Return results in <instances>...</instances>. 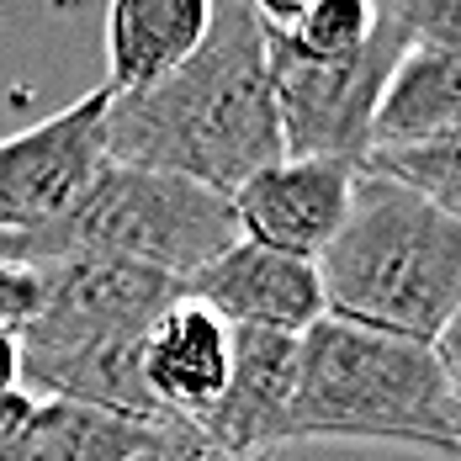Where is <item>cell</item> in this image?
<instances>
[{
  "mask_svg": "<svg viewBox=\"0 0 461 461\" xmlns=\"http://www.w3.org/2000/svg\"><path fill=\"white\" fill-rule=\"evenodd\" d=\"M112 165L165 170L233 196L281 159L266 22L249 0H212L207 38L165 80L106 101Z\"/></svg>",
  "mask_w": 461,
  "mask_h": 461,
  "instance_id": "1",
  "label": "cell"
},
{
  "mask_svg": "<svg viewBox=\"0 0 461 461\" xmlns=\"http://www.w3.org/2000/svg\"><path fill=\"white\" fill-rule=\"evenodd\" d=\"M323 313L435 345L461 308V223L409 185L361 170L339 233L319 260Z\"/></svg>",
  "mask_w": 461,
  "mask_h": 461,
  "instance_id": "2",
  "label": "cell"
},
{
  "mask_svg": "<svg viewBox=\"0 0 461 461\" xmlns=\"http://www.w3.org/2000/svg\"><path fill=\"white\" fill-rule=\"evenodd\" d=\"M297 440L409 446L424 456L461 461V435L451 424L435 345L323 313L313 329L297 334L292 446Z\"/></svg>",
  "mask_w": 461,
  "mask_h": 461,
  "instance_id": "3",
  "label": "cell"
},
{
  "mask_svg": "<svg viewBox=\"0 0 461 461\" xmlns=\"http://www.w3.org/2000/svg\"><path fill=\"white\" fill-rule=\"evenodd\" d=\"M239 239L233 202L223 191L165 176L112 165L86 185V196L48 229L5 233V260L43 266L59 255H112L170 281H191L207 260H218Z\"/></svg>",
  "mask_w": 461,
  "mask_h": 461,
  "instance_id": "4",
  "label": "cell"
},
{
  "mask_svg": "<svg viewBox=\"0 0 461 461\" xmlns=\"http://www.w3.org/2000/svg\"><path fill=\"white\" fill-rule=\"evenodd\" d=\"M271 53V91H276L281 154L286 159H350L361 165L371 149V122L382 91L409 53V32L398 27L393 11H382L376 32L350 59H297L266 27Z\"/></svg>",
  "mask_w": 461,
  "mask_h": 461,
  "instance_id": "5",
  "label": "cell"
},
{
  "mask_svg": "<svg viewBox=\"0 0 461 461\" xmlns=\"http://www.w3.org/2000/svg\"><path fill=\"white\" fill-rule=\"evenodd\" d=\"M43 297L27 329L16 334L22 350H53V345H91V339H133L149 334L176 297L181 281L143 271L112 255H59L38 266Z\"/></svg>",
  "mask_w": 461,
  "mask_h": 461,
  "instance_id": "6",
  "label": "cell"
},
{
  "mask_svg": "<svg viewBox=\"0 0 461 461\" xmlns=\"http://www.w3.org/2000/svg\"><path fill=\"white\" fill-rule=\"evenodd\" d=\"M106 101L112 91L80 95L64 112L0 139V233H32L59 223L86 185L106 170Z\"/></svg>",
  "mask_w": 461,
  "mask_h": 461,
  "instance_id": "7",
  "label": "cell"
},
{
  "mask_svg": "<svg viewBox=\"0 0 461 461\" xmlns=\"http://www.w3.org/2000/svg\"><path fill=\"white\" fill-rule=\"evenodd\" d=\"M356 176L361 165L350 159H286L281 154L276 165L255 170L229 196L239 239L297 255V260H319L350 212Z\"/></svg>",
  "mask_w": 461,
  "mask_h": 461,
  "instance_id": "8",
  "label": "cell"
},
{
  "mask_svg": "<svg viewBox=\"0 0 461 461\" xmlns=\"http://www.w3.org/2000/svg\"><path fill=\"white\" fill-rule=\"evenodd\" d=\"M185 297L212 308L229 329L303 334L323 319L319 266L266 249V244H249V239H233L218 260H207L185 281Z\"/></svg>",
  "mask_w": 461,
  "mask_h": 461,
  "instance_id": "9",
  "label": "cell"
},
{
  "mask_svg": "<svg viewBox=\"0 0 461 461\" xmlns=\"http://www.w3.org/2000/svg\"><path fill=\"white\" fill-rule=\"evenodd\" d=\"M292 398H297V334L233 329L229 382L202 419V429L244 461H271L292 446Z\"/></svg>",
  "mask_w": 461,
  "mask_h": 461,
  "instance_id": "10",
  "label": "cell"
},
{
  "mask_svg": "<svg viewBox=\"0 0 461 461\" xmlns=\"http://www.w3.org/2000/svg\"><path fill=\"white\" fill-rule=\"evenodd\" d=\"M229 350L233 329L212 308L176 297L143 334V387L154 398V409L170 419H202L212 414L223 382H229Z\"/></svg>",
  "mask_w": 461,
  "mask_h": 461,
  "instance_id": "11",
  "label": "cell"
},
{
  "mask_svg": "<svg viewBox=\"0 0 461 461\" xmlns=\"http://www.w3.org/2000/svg\"><path fill=\"white\" fill-rule=\"evenodd\" d=\"M212 0H106V91H143L207 38Z\"/></svg>",
  "mask_w": 461,
  "mask_h": 461,
  "instance_id": "12",
  "label": "cell"
},
{
  "mask_svg": "<svg viewBox=\"0 0 461 461\" xmlns=\"http://www.w3.org/2000/svg\"><path fill=\"white\" fill-rule=\"evenodd\" d=\"M440 133H461V53L451 48H414L398 59L376 122H371V149H398V143H424Z\"/></svg>",
  "mask_w": 461,
  "mask_h": 461,
  "instance_id": "13",
  "label": "cell"
},
{
  "mask_svg": "<svg viewBox=\"0 0 461 461\" xmlns=\"http://www.w3.org/2000/svg\"><path fill=\"white\" fill-rule=\"evenodd\" d=\"M154 435H159V419L149 414L38 398L22 435V461H139Z\"/></svg>",
  "mask_w": 461,
  "mask_h": 461,
  "instance_id": "14",
  "label": "cell"
},
{
  "mask_svg": "<svg viewBox=\"0 0 461 461\" xmlns=\"http://www.w3.org/2000/svg\"><path fill=\"white\" fill-rule=\"evenodd\" d=\"M361 170L382 181L409 185L429 207L461 223V133H440L424 143H398V149H366Z\"/></svg>",
  "mask_w": 461,
  "mask_h": 461,
  "instance_id": "15",
  "label": "cell"
},
{
  "mask_svg": "<svg viewBox=\"0 0 461 461\" xmlns=\"http://www.w3.org/2000/svg\"><path fill=\"white\" fill-rule=\"evenodd\" d=\"M382 22L376 0H313L292 27H271L297 59H350L371 43Z\"/></svg>",
  "mask_w": 461,
  "mask_h": 461,
  "instance_id": "16",
  "label": "cell"
},
{
  "mask_svg": "<svg viewBox=\"0 0 461 461\" xmlns=\"http://www.w3.org/2000/svg\"><path fill=\"white\" fill-rule=\"evenodd\" d=\"M414 48H451L461 53V0H393L387 5Z\"/></svg>",
  "mask_w": 461,
  "mask_h": 461,
  "instance_id": "17",
  "label": "cell"
},
{
  "mask_svg": "<svg viewBox=\"0 0 461 461\" xmlns=\"http://www.w3.org/2000/svg\"><path fill=\"white\" fill-rule=\"evenodd\" d=\"M139 461H244L223 451L202 424H191V419H159V435L149 440V451Z\"/></svg>",
  "mask_w": 461,
  "mask_h": 461,
  "instance_id": "18",
  "label": "cell"
},
{
  "mask_svg": "<svg viewBox=\"0 0 461 461\" xmlns=\"http://www.w3.org/2000/svg\"><path fill=\"white\" fill-rule=\"evenodd\" d=\"M38 297H43L38 266L0 260V329H5V334H22V329H27V319L38 313Z\"/></svg>",
  "mask_w": 461,
  "mask_h": 461,
  "instance_id": "19",
  "label": "cell"
},
{
  "mask_svg": "<svg viewBox=\"0 0 461 461\" xmlns=\"http://www.w3.org/2000/svg\"><path fill=\"white\" fill-rule=\"evenodd\" d=\"M435 361H440V376H446L451 424H456V435H461V308H456V319L440 329V339H435Z\"/></svg>",
  "mask_w": 461,
  "mask_h": 461,
  "instance_id": "20",
  "label": "cell"
},
{
  "mask_svg": "<svg viewBox=\"0 0 461 461\" xmlns=\"http://www.w3.org/2000/svg\"><path fill=\"white\" fill-rule=\"evenodd\" d=\"M32 403L22 387L16 393H0V461H22V435H27V419H32Z\"/></svg>",
  "mask_w": 461,
  "mask_h": 461,
  "instance_id": "21",
  "label": "cell"
},
{
  "mask_svg": "<svg viewBox=\"0 0 461 461\" xmlns=\"http://www.w3.org/2000/svg\"><path fill=\"white\" fill-rule=\"evenodd\" d=\"M22 387V339L0 329V393H16Z\"/></svg>",
  "mask_w": 461,
  "mask_h": 461,
  "instance_id": "22",
  "label": "cell"
},
{
  "mask_svg": "<svg viewBox=\"0 0 461 461\" xmlns=\"http://www.w3.org/2000/svg\"><path fill=\"white\" fill-rule=\"evenodd\" d=\"M249 5H255V16H260L266 27H292L313 0H249Z\"/></svg>",
  "mask_w": 461,
  "mask_h": 461,
  "instance_id": "23",
  "label": "cell"
},
{
  "mask_svg": "<svg viewBox=\"0 0 461 461\" xmlns=\"http://www.w3.org/2000/svg\"><path fill=\"white\" fill-rule=\"evenodd\" d=\"M0 260H5V233H0Z\"/></svg>",
  "mask_w": 461,
  "mask_h": 461,
  "instance_id": "24",
  "label": "cell"
}]
</instances>
